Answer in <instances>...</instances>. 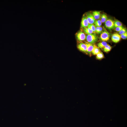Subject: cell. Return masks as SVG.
Here are the masks:
<instances>
[{"instance_id":"6da1fadb","label":"cell","mask_w":127,"mask_h":127,"mask_svg":"<svg viewBox=\"0 0 127 127\" xmlns=\"http://www.w3.org/2000/svg\"><path fill=\"white\" fill-rule=\"evenodd\" d=\"M98 36L95 33L87 34L86 36V39L87 42L93 44H94L98 41Z\"/></svg>"},{"instance_id":"7a4b0ae2","label":"cell","mask_w":127,"mask_h":127,"mask_svg":"<svg viewBox=\"0 0 127 127\" xmlns=\"http://www.w3.org/2000/svg\"><path fill=\"white\" fill-rule=\"evenodd\" d=\"M110 37L109 33L106 31H104L101 33L100 39V40L104 41L108 40Z\"/></svg>"},{"instance_id":"3957f363","label":"cell","mask_w":127,"mask_h":127,"mask_svg":"<svg viewBox=\"0 0 127 127\" xmlns=\"http://www.w3.org/2000/svg\"><path fill=\"white\" fill-rule=\"evenodd\" d=\"M114 21L112 20L109 19H107L105 22L106 27L109 30H111L114 28Z\"/></svg>"},{"instance_id":"277c9868","label":"cell","mask_w":127,"mask_h":127,"mask_svg":"<svg viewBox=\"0 0 127 127\" xmlns=\"http://www.w3.org/2000/svg\"><path fill=\"white\" fill-rule=\"evenodd\" d=\"M85 16L89 24H94L96 20L92 14L89 12H87Z\"/></svg>"},{"instance_id":"5b68a950","label":"cell","mask_w":127,"mask_h":127,"mask_svg":"<svg viewBox=\"0 0 127 127\" xmlns=\"http://www.w3.org/2000/svg\"><path fill=\"white\" fill-rule=\"evenodd\" d=\"M76 36L77 40L79 41H81L86 39V36L83 32L79 31L76 34Z\"/></svg>"},{"instance_id":"8992f818","label":"cell","mask_w":127,"mask_h":127,"mask_svg":"<svg viewBox=\"0 0 127 127\" xmlns=\"http://www.w3.org/2000/svg\"><path fill=\"white\" fill-rule=\"evenodd\" d=\"M120 35L117 33L113 34L112 36L111 39L113 42L115 43H117L121 39Z\"/></svg>"},{"instance_id":"52a82bcc","label":"cell","mask_w":127,"mask_h":127,"mask_svg":"<svg viewBox=\"0 0 127 127\" xmlns=\"http://www.w3.org/2000/svg\"><path fill=\"white\" fill-rule=\"evenodd\" d=\"M89 24L87 19L85 15L83 16L81 23V27L84 28L87 27Z\"/></svg>"},{"instance_id":"ba28073f","label":"cell","mask_w":127,"mask_h":127,"mask_svg":"<svg viewBox=\"0 0 127 127\" xmlns=\"http://www.w3.org/2000/svg\"><path fill=\"white\" fill-rule=\"evenodd\" d=\"M77 48L81 51L87 53V48L85 44L81 42L78 45Z\"/></svg>"},{"instance_id":"9c48e42d","label":"cell","mask_w":127,"mask_h":127,"mask_svg":"<svg viewBox=\"0 0 127 127\" xmlns=\"http://www.w3.org/2000/svg\"><path fill=\"white\" fill-rule=\"evenodd\" d=\"M85 44L87 46V53L90 55L93 49L94 45L87 42H86Z\"/></svg>"},{"instance_id":"30bf717a","label":"cell","mask_w":127,"mask_h":127,"mask_svg":"<svg viewBox=\"0 0 127 127\" xmlns=\"http://www.w3.org/2000/svg\"><path fill=\"white\" fill-rule=\"evenodd\" d=\"M92 15L95 20L99 19L100 16V13L99 11H95L92 12Z\"/></svg>"},{"instance_id":"8fae6325","label":"cell","mask_w":127,"mask_h":127,"mask_svg":"<svg viewBox=\"0 0 127 127\" xmlns=\"http://www.w3.org/2000/svg\"><path fill=\"white\" fill-rule=\"evenodd\" d=\"M94 45L93 49L92 50V53L94 55H96L100 52L101 51L99 48L95 45Z\"/></svg>"},{"instance_id":"7c38bea8","label":"cell","mask_w":127,"mask_h":127,"mask_svg":"<svg viewBox=\"0 0 127 127\" xmlns=\"http://www.w3.org/2000/svg\"><path fill=\"white\" fill-rule=\"evenodd\" d=\"M107 44V43L106 42L103 41L99 43L98 44V46L99 48H104Z\"/></svg>"},{"instance_id":"4fadbf2b","label":"cell","mask_w":127,"mask_h":127,"mask_svg":"<svg viewBox=\"0 0 127 127\" xmlns=\"http://www.w3.org/2000/svg\"><path fill=\"white\" fill-rule=\"evenodd\" d=\"M104 55L102 52H100L96 55V58L98 60H101L104 58Z\"/></svg>"},{"instance_id":"5bb4252c","label":"cell","mask_w":127,"mask_h":127,"mask_svg":"<svg viewBox=\"0 0 127 127\" xmlns=\"http://www.w3.org/2000/svg\"><path fill=\"white\" fill-rule=\"evenodd\" d=\"M101 18L100 20L102 23L105 22L107 19V15L106 14L104 13L102 15Z\"/></svg>"},{"instance_id":"9a60e30c","label":"cell","mask_w":127,"mask_h":127,"mask_svg":"<svg viewBox=\"0 0 127 127\" xmlns=\"http://www.w3.org/2000/svg\"><path fill=\"white\" fill-rule=\"evenodd\" d=\"M83 30L84 32L87 34H90L94 33L91 30L87 27L84 28Z\"/></svg>"},{"instance_id":"2e32d148","label":"cell","mask_w":127,"mask_h":127,"mask_svg":"<svg viewBox=\"0 0 127 127\" xmlns=\"http://www.w3.org/2000/svg\"><path fill=\"white\" fill-rule=\"evenodd\" d=\"M87 27L91 30L94 33L96 32V27L93 24H89Z\"/></svg>"},{"instance_id":"e0dca14e","label":"cell","mask_w":127,"mask_h":127,"mask_svg":"<svg viewBox=\"0 0 127 127\" xmlns=\"http://www.w3.org/2000/svg\"><path fill=\"white\" fill-rule=\"evenodd\" d=\"M111 49V47L109 45L107 44L103 48V50L105 52H109Z\"/></svg>"},{"instance_id":"ac0fdd59","label":"cell","mask_w":127,"mask_h":127,"mask_svg":"<svg viewBox=\"0 0 127 127\" xmlns=\"http://www.w3.org/2000/svg\"><path fill=\"white\" fill-rule=\"evenodd\" d=\"M114 28L121 26H122V24L121 22L119 21L116 20L114 21Z\"/></svg>"},{"instance_id":"d6986e66","label":"cell","mask_w":127,"mask_h":127,"mask_svg":"<svg viewBox=\"0 0 127 127\" xmlns=\"http://www.w3.org/2000/svg\"><path fill=\"white\" fill-rule=\"evenodd\" d=\"M94 24H95L94 25L96 27H99L101 26L102 24V23L100 19L96 20Z\"/></svg>"},{"instance_id":"ffe728a7","label":"cell","mask_w":127,"mask_h":127,"mask_svg":"<svg viewBox=\"0 0 127 127\" xmlns=\"http://www.w3.org/2000/svg\"><path fill=\"white\" fill-rule=\"evenodd\" d=\"M103 30L102 27H96V32L98 34H99L101 33Z\"/></svg>"},{"instance_id":"44dd1931","label":"cell","mask_w":127,"mask_h":127,"mask_svg":"<svg viewBox=\"0 0 127 127\" xmlns=\"http://www.w3.org/2000/svg\"><path fill=\"white\" fill-rule=\"evenodd\" d=\"M127 32V30L126 28H123L120 32H119V34L120 35H121L124 34Z\"/></svg>"},{"instance_id":"7402d4cb","label":"cell","mask_w":127,"mask_h":127,"mask_svg":"<svg viewBox=\"0 0 127 127\" xmlns=\"http://www.w3.org/2000/svg\"><path fill=\"white\" fill-rule=\"evenodd\" d=\"M120 35L121 38L123 39H126L127 38V32H126L125 33Z\"/></svg>"},{"instance_id":"603a6c76","label":"cell","mask_w":127,"mask_h":127,"mask_svg":"<svg viewBox=\"0 0 127 127\" xmlns=\"http://www.w3.org/2000/svg\"><path fill=\"white\" fill-rule=\"evenodd\" d=\"M124 27L122 26L117 27L115 29V30L116 31L119 32Z\"/></svg>"}]
</instances>
